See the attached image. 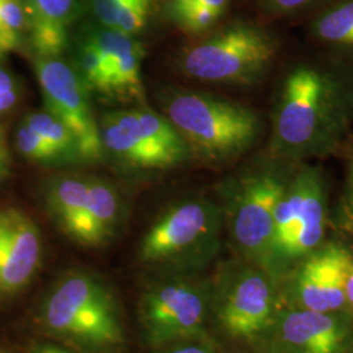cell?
<instances>
[{
  "label": "cell",
  "instance_id": "cell-1",
  "mask_svg": "<svg viewBox=\"0 0 353 353\" xmlns=\"http://www.w3.org/2000/svg\"><path fill=\"white\" fill-rule=\"evenodd\" d=\"M37 323L55 341L84 353H121L126 334L109 284L85 270H71L52 281L41 299Z\"/></svg>",
  "mask_w": 353,
  "mask_h": 353
},
{
  "label": "cell",
  "instance_id": "cell-2",
  "mask_svg": "<svg viewBox=\"0 0 353 353\" xmlns=\"http://www.w3.org/2000/svg\"><path fill=\"white\" fill-rule=\"evenodd\" d=\"M223 210L210 199L168 205L140 239L137 259L152 274H198L220 248Z\"/></svg>",
  "mask_w": 353,
  "mask_h": 353
},
{
  "label": "cell",
  "instance_id": "cell-3",
  "mask_svg": "<svg viewBox=\"0 0 353 353\" xmlns=\"http://www.w3.org/2000/svg\"><path fill=\"white\" fill-rule=\"evenodd\" d=\"M164 115L202 159L223 161L252 147L259 131L256 114L224 99L169 90L160 97Z\"/></svg>",
  "mask_w": 353,
  "mask_h": 353
},
{
  "label": "cell",
  "instance_id": "cell-4",
  "mask_svg": "<svg viewBox=\"0 0 353 353\" xmlns=\"http://www.w3.org/2000/svg\"><path fill=\"white\" fill-rule=\"evenodd\" d=\"M211 283L198 274H153L140 293V327L153 350L176 341L207 338Z\"/></svg>",
  "mask_w": 353,
  "mask_h": 353
},
{
  "label": "cell",
  "instance_id": "cell-5",
  "mask_svg": "<svg viewBox=\"0 0 353 353\" xmlns=\"http://www.w3.org/2000/svg\"><path fill=\"white\" fill-rule=\"evenodd\" d=\"M336 100L326 76L307 67L292 71L275 117V143L280 152L303 156L322 150L338 131Z\"/></svg>",
  "mask_w": 353,
  "mask_h": 353
},
{
  "label": "cell",
  "instance_id": "cell-6",
  "mask_svg": "<svg viewBox=\"0 0 353 353\" xmlns=\"http://www.w3.org/2000/svg\"><path fill=\"white\" fill-rule=\"evenodd\" d=\"M211 294V316L221 331L240 341L265 335L278 314L272 274L261 265H229L216 279Z\"/></svg>",
  "mask_w": 353,
  "mask_h": 353
},
{
  "label": "cell",
  "instance_id": "cell-7",
  "mask_svg": "<svg viewBox=\"0 0 353 353\" xmlns=\"http://www.w3.org/2000/svg\"><path fill=\"white\" fill-rule=\"evenodd\" d=\"M275 55L271 37L255 26H229L192 45L179 57L183 74L205 83L249 84Z\"/></svg>",
  "mask_w": 353,
  "mask_h": 353
},
{
  "label": "cell",
  "instance_id": "cell-8",
  "mask_svg": "<svg viewBox=\"0 0 353 353\" xmlns=\"http://www.w3.org/2000/svg\"><path fill=\"white\" fill-rule=\"evenodd\" d=\"M285 188L278 174L255 172L241 176L225 191L224 214L232 240L248 262L271 274L274 211Z\"/></svg>",
  "mask_w": 353,
  "mask_h": 353
},
{
  "label": "cell",
  "instance_id": "cell-9",
  "mask_svg": "<svg viewBox=\"0 0 353 353\" xmlns=\"http://www.w3.org/2000/svg\"><path fill=\"white\" fill-rule=\"evenodd\" d=\"M325 190L314 169H303L285 188L274 211L271 271L278 261L306 256L325 234Z\"/></svg>",
  "mask_w": 353,
  "mask_h": 353
},
{
  "label": "cell",
  "instance_id": "cell-10",
  "mask_svg": "<svg viewBox=\"0 0 353 353\" xmlns=\"http://www.w3.org/2000/svg\"><path fill=\"white\" fill-rule=\"evenodd\" d=\"M34 71L46 112L62 121L74 134L84 163L103 159L100 125L89 103L88 90L74 67L58 58H37Z\"/></svg>",
  "mask_w": 353,
  "mask_h": 353
},
{
  "label": "cell",
  "instance_id": "cell-11",
  "mask_svg": "<svg viewBox=\"0 0 353 353\" xmlns=\"http://www.w3.org/2000/svg\"><path fill=\"white\" fill-rule=\"evenodd\" d=\"M42 261L37 223L17 207L0 208V296L13 297L33 281Z\"/></svg>",
  "mask_w": 353,
  "mask_h": 353
},
{
  "label": "cell",
  "instance_id": "cell-12",
  "mask_svg": "<svg viewBox=\"0 0 353 353\" xmlns=\"http://www.w3.org/2000/svg\"><path fill=\"white\" fill-rule=\"evenodd\" d=\"M350 252L336 243L307 254L293 281L297 307L338 313L345 303V284L352 265Z\"/></svg>",
  "mask_w": 353,
  "mask_h": 353
},
{
  "label": "cell",
  "instance_id": "cell-13",
  "mask_svg": "<svg viewBox=\"0 0 353 353\" xmlns=\"http://www.w3.org/2000/svg\"><path fill=\"white\" fill-rule=\"evenodd\" d=\"M268 332L281 353H341L347 327L335 313L296 307L278 313Z\"/></svg>",
  "mask_w": 353,
  "mask_h": 353
},
{
  "label": "cell",
  "instance_id": "cell-14",
  "mask_svg": "<svg viewBox=\"0 0 353 353\" xmlns=\"http://www.w3.org/2000/svg\"><path fill=\"white\" fill-rule=\"evenodd\" d=\"M100 132L103 151L121 164L135 170H166L160 154L144 138L134 110L105 114Z\"/></svg>",
  "mask_w": 353,
  "mask_h": 353
},
{
  "label": "cell",
  "instance_id": "cell-15",
  "mask_svg": "<svg viewBox=\"0 0 353 353\" xmlns=\"http://www.w3.org/2000/svg\"><path fill=\"white\" fill-rule=\"evenodd\" d=\"M26 30L36 58H58L68 45V28L77 14L76 0H23Z\"/></svg>",
  "mask_w": 353,
  "mask_h": 353
},
{
  "label": "cell",
  "instance_id": "cell-16",
  "mask_svg": "<svg viewBox=\"0 0 353 353\" xmlns=\"http://www.w3.org/2000/svg\"><path fill=\"white\" fill-rule=\"evenodd\" d=\"M39 195L54 225L77 243L88 205L89 176L62 173L49 176L41 185Z\"/></svg>",
  "mask_w": 353,
  "mask_h": 353
},
{
  "label": "cell",
  "instance_id": "cell-17",
  "mask_svg": "<svg viewBox=\"0 0 353 353\" xmlns=\"http://www.w3.org/2000/svg\"><path fill=\"white\" fill-rule=\"evenodd\" d=\"M123 217L121 192L112 182L89 176V199L77 245L99 249L117 237Z\"/></svg>",
  "mask_w": 353,
  "mask_h": 353
},
{
  "label": "cell",
  "instance_id": "cell-18",
  "mask_svg": "<svg viewBox=\"0 0 353 353\" xmlns=\"http://www.w3.org/2000/svg\"><path fill=\"white\" fill-rule=\"evenodd\" d=\"M140 130L154 151L163 159L166 169L185 163L190 156L188 143L164 114L152 109H135Z\"/></svg>",
  "mask_w": 353,
  "mask_h": 353
},
{
  "label": "cell",
  "instance_id": "cell-19",
  "mask_svg": "<svg viewBox=\"0 0 353 353\" xmlns=\"http://www.w3.org/2000/svg\"><path fill=\"white\" fill-rule=\"evenodd\" d=\"M23 121L46 140L51 147L61 152L68 164L84 163L74 134L57 117L45 110L28 114Z\"/></svg>",
  "mask_w": 353,
  "mask_h": 353
},
{
  "label": "cell",
  "instance_id": "cell-20",
  "mask_svg": "<svg viewBox=\"0 0 353 353\" xmlns=\"http://www.w3.org/2000/svg\"><path fill=\"white\" fill-rule=\"evenodd\" d=\"M84 38L101 54L109 77L112 75L114 65L122 57L143 48L134 36L108 26L93 28Z\"/></svg>",
  "mask_w": 353,
  "mask_h": 353
},
{
  "label": "cell",
  "instance_id": "cell-21",
  "mask_svg": "<svg viewBox=\"0 0 353 353\" xmlns=\"http://www.w3.org/2000/svg\"><path fill=\"white\" fill-rule=\"evenodd\" d=\"M75 72L87 90L110 93V77L101 54L85 38L76 46Z\"/></svg>",
  "mask_w": 353,
  "mask_h": 353
},
{
  "label": "cell",
  "instance_id": "cell-22",
  "mask_svg": "<svg viewBox=\"0 0 353 353\" xmlns=\"http://www.w3.org/2000/svg\"><path fill=\"white\" fill-rule=\"evenodd\" d=\"M14 145L24 159L34 164L43 166L68 164L61 152L51 147L46 140L38 135L32 127L28 126L24 121L16 130Z\"/></svg>",
  "mask_w": 353,
  "mask_h": 353
},
{
  "label": "cell",
  "instance_id": "cell-23",
  "mask_svg": "<svg viewBox=\"0 0 353 353\" xmlns=\"http://www.w3.org/2000/svg\"><path fill=\"white\" fill-rule=\"evenodd\" d=\"M26 32L23 0H6L0 6V58L17 50Z\"/></svg>",
  "mask_w": 353,
  "mask_h": 353
},
{
  "label": "cell",
  "instance_id": "cell-24",
  "mask_svg": "<svg viewBox=\"0 0 353 353\" xmlns=\"http://www.w3.org/2000/svg\"><path fill=\"white\" fill-rule=\"evenodd\" d=\"M318 37L343 45H353V0L330 10L316 23Z\"/></svg>",
  "mask_w": 353,
  "mask_h": 353
},
{
  "label": "cell",
  "instance_id": "cell-25",
  "mask_svg": "<svg viewBox=\"0 0 353 353\" xmlns=\"http://www.w3.org/2000/svg\"><path fill=\"white\" fill-rule=\"evenodd\" d=\"M144 58V49H138L122 57L112 70L110 75V93H123L128 96L141 97V62Z\"/></svg>",
  "mask_w": 353,
  "mask_h": 353
},
{
  "label": "cell",
  "instance_id": "cell-26",
  "mask_svg": "<svg viewBox=\"0 0 353 353\" xmlns=\"http://www.w3.org/2000/svg\"><path fill=\"white\" fill-rule=\"evenodd\" d=\"M151 0H127L117 14L114 29L134 36L147 24Z\"/></svg>",
  "mask_w": 353,
  "mask_h": 353
},
{
  "label": "cell",
  "instance_id": "cell-27",
  "mask_svg": "<svg viewBox=\"0 0 353 353\" xmlns=\"http://www.w3.org/2000/svg\"><path fill=\"white\" fill-rule=\"evenodd\" d=\"M223 13L217 12L212 8L196 7L185 11L172 13L178 26L191 33H201L214 26Z\"/></svg>",
  "mask_w": 353,
  "mask_h": 353
},
{
  "label": "cell",
  "instance_id": "cell-28",
  "mask_svg": "<svg viewBox=\"0 0 353 353\" xmlns=\"http://www.w3.org/2000/svg\"><path fill=\"white\" fill-rule=\"evenodd\" d=\"M19 99L20 92L14 77L0 67V114L10 112L19 102Z\"/></svg>",
  "mask_w": 353,
  "mask_h": 353
},
{
  "label": "cell",
  "instance_id": "cell-29",
  "mask_svg": "<svg viewBox=\"0 0 353 353\" xmlns=\"http://www.w3.org/2000/svg\"><path fill=\"white\" fill-rule=\"evenodd\" d=\"M152 353H217L214 345L207 341L202 339H190V341H176L168 344L161 348L153 350Z\"/></svg>",
  "mask_w": 353,
  "mask_h": 353
},
{
  "label": "cell",
  "instance_id": "cell-30",
  "mask_svg": "<svg viewBox=\"0 0 353 353\" xmlns=\"http://www.w3.org/2000/svg\"><path fill=\"white\" fill-rule=\"evenodd\" d=\"M127 0H92L93 12L102 26L114 28L117 14Z\"/></svg>",
  "mask_w": 353,
  "mask_h": 353
},
{
  "label": "cell",
  "instance_id": "cell-31",
  "mask_svg": "<svg viewBox=\"0 0 353 353\" xmlns=\"http://www.w3.org/2000/svg\"><path fill=\"white\" fill-rule=\"evenodd\" d=\"M227 3L228 0H172L170 11L172 13H176L190 10V8L207 7V8H212L217 12L223 13L227 7Z\"/></svg>",
  "mask_w": 353,
  "mask_h": 353
},
{
  "label": "cell",
  "instance_id": "cell-32",
  "mask_svg": "<svg viewBox=\"0 0 353 353\" xmlns=\"http://www.w3.org/2000/svg\"><path fill=\"white\" fill-rule=\"evenodd\" d=\"M341 219H343V225L348 230L353 232V163L348 170L347 188H345L344 201L341 205Z\"/></svg>",
  "mask_w": 353,
  "mask_h": 353
},
{
  "label": "cell",
  "instance_id": "cell-33",
  "mask_svg": "<svg viewBox=\"0 0 353 353\" xmlns=\"http://www.w3.org/2000/svg\"><path fill=\"white\" fill-rule=\"evenodd\" d=\"M12 170V159L6 138L4 127L0 126V185L10 176Z\"/></svg>",
  "mask_w": 353,
  "mask_h": 353
},
{
  "label": "cell",
  "instance_id": "cell-34",
  "mask_svg": "<svg viewBox=\"0 0 353 353\" xmlns=\"http://www.w3.org/2000/svg\"><path fill=\"white\" fill-rule=\"evenodd\" d=\"M30 353H75L70 351L68 348L58 345V344H50V343H42L37 344L32 348Z\"/></svg>",
  "mask_w": 353,
  "mask_h": 353
},
{
  "label": "cell",
  "instance_id": "cell-35",
  "mask_svg": "<svg viewBox=\"0 0 353 353\" xmlns=\"http://www.w3.org/2000/svg\"><path fill=\"white\" fill-rule=\"evenodd\" d=\"M309 0H271L272 6L279 11H290L299 8Z\"/></svg>",
  "mask_w": 353,
  "mask_h": 353
},
{
  "label": "cell",
  "instance_id": "cell-36",
  "mask_svg": "<svg viewBox=\"0 0 353 353\" xmlns=\"http://www.w3.org/2000/svg\"><path fill=\"white\" fill-rule=\"evenodd\" d=\"M345 303L353 309V262L350 268V274L345 284Z\"/></svg>",
  "mask_w": 353,
  "mask_h": 353
},
{
  "label": "cell",
  "instance_id": "cell-37",
  "mask_svg": "<svg viewBox=\"0 0 353 353\" xmlns=\"http://www.w3.org/2000/svg\"><path fill=\"white\" fill-rule=\"evenodd\" d=\"M3 1H6V0H0V6H1V3H3Z\"/></svg>",
  "mask_w": 353,
  "mask_h": 353
},
{
  "label": "cell",
  "instance_id": "cell-38",
  "mask_svg": "<svg viewBox=\"0 0 353 353\" xmlns=\"http://www.w3.org/2000/svg\"><path fill=\"white\" fill-rule=\"evenodd\" d=\"M352 353H353V351H352Z\"/></svg>",
  "mask_w": 353,
  "mask_h": 353
}]
</instances>
